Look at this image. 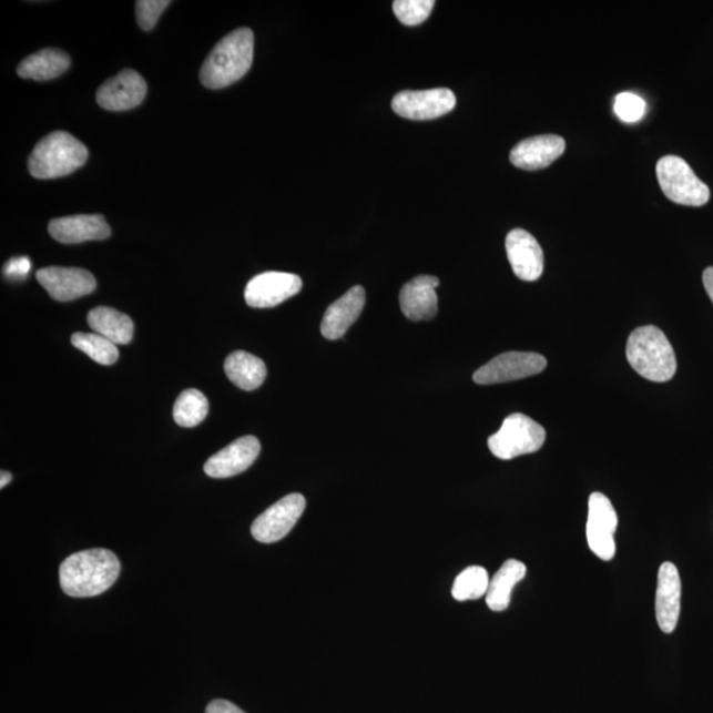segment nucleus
Here are the masks:
<instances>
[{
	"instance_id": "nucleus-5",
	"label": "nucleus",
	"mask_w": 713,
	"mask_h": 713,
	"mask_svg": "<svg viewBox=\"0 0 713 713\" xmlns=\"http://www.w3.org/2000/svg\"><path fill=\"white\" fill-rule=\"evenodd\" d=\"M656 177L664 196L676 204L703 206L710 201L709 185L680 156L662 157L656 164Z\"/></svg>"
},
{
	"instance_id": "nucleus-17",
	"label": "nucleus",
	"mask_w": 713,
	"mask_h": 713,
	"mask_svg": "<svg viewBox=\"0 0 713 713\" xmlns=\"http://www.w3.org/2000/svg\"><path fill=\"white\" fill-rule=\"evenodd\" d=\"M440 282L436 276L420 275L406 283L400 289L401 313L411 322L431 320L438 314L436 287Z\"/></svg>"
},
{
	"instance_id": "nucleus-31",
	"label": "nucleus",
	"mask_w": 713,
	"mask_h": 713,
	"mask_svg": "<svg viewBox=\"0 0 713 713\" xmlns=\"http://www.w3.org/2000/svg\"><path fill=\"white\" fill-rule=\"evenodd\" d=\"M30 267L29 258H16L7 263L4 274L9 276V278L23 279L24 276L29 274Z\"/></svg>"
},
{
	"instance_id": "nucleus-34",
	"label": "nucleus",
	"mask_w": 713,
	"mask_h": 713,
	"mask_svg": "<svg viewBox=\"0 0 713 713\" xmlns=\"http://www.w3.org/2000/svg\"><path fill=\"white\" fill-rule=\"evenodd\" d=\"M11 480H12L11 473L4 472V470H3V472L0 473V488L3 489L4 487L9 486Z\"/></svg>"
},
{
	"instance_id": "nucleus-4",
	"label": "nucleus",
	"mask_w": 713,
	"mask_h": 713,
	"mask_svg": "<svg viewBox=\"0 0 713 713\" xmlns=\"http://www.w3.org/2000/svg\"><path fill=\"white\" fill-rule=\"evenodd\" d=\"M84 144L65 131H54L34 145L29 159V170L37 179H58L71 175L88 161Z\"/></svg>"
},
{
	"instance_id": "nucleus-22",
	"label": "nucleus",
	"mask_w": 713,
	"mask_h": 713,
	"mask_svg": "<svg viewBox=\"0 0 713 713\" xmlns=\"http://www.w3.org/2000/svg\"><path fill=\"white\" fill-rule=\"evenodd\" d=\"M71 65V58L64 51L45 48L26 58L18 67L22 79L48 81L59 78Z\"/></svg>"
},
{
	"instance_id": "nucleus-27",
	"label": "nucleus",
	"mask_w": 713,
	"mask_h": 713,
	"mask_svg": "<svg viewBox=\"0 0 713 713\" xmlns=\"http://www.w3.org/2000/svg\"><path fill=\"white\" fill-rule=\"evenodd\" d=\"M72 344L74 348L84 352L96 364L114 365L118 361V357H120L116 345L99 334H82V332H78L72 336Z\"/></svg>"
},
{
	"instance_id": "nucleus-29",
	"label": "nucleus",
	"mask_w": 713,
	"mask_h": 713,
	"mask_svg": "<svg viewBox=\"0 0 713 713\" xmlns=\"http://www.w3.org/2000/svg\"><path fill=\"white\" fill-rule=\"evenodd\" d=\"M646 112V103L640 95L633 93H621L615 96L614 113L621 121L634 123L642 120Z\"/></svg>"
},
{
	"instance_id": "nucleus-18",
	"label": "nucleus",
	"mask_w": 713,
	"mask_h": 713,
	"mask_svg": "<svg viewBox=\"0 0 713 713\" xmlns=\"http://www.w3.org/2000/svg\"><path fill=\"white\" fill-rule=\"evenodd\" d=\"M48 231L53 240L67 245L102 241L112 234V228L101 214H79V216L54 218L48 225Z\"/></svg>"
},
{
	"instance_id": "nucleus-28",
	"label": "nucleus",
	"mask_w": 713,
	"mask_h": 713,
	"mask_svg": "<svg viewBox=\"0 0 713 713\" xmlns=\"http://www.w3.org/2000/svg\"><path fill=\"white\" fill-rule=\"evenodd\" d=\"M434 6V0H396L393 10L401 24L415 27L426 22Z\"/></svg>"
},
{
	"instance_id": "nucleus-20",
	"label": "nucleus",
	"mask_w": 713,
	"mask_h": 713,
	"mask_svg": "<svg viewBox=\"0 0 713 713\" xmlns=\"http://www.w3.org/2000/svg\"><path fill=\"white\" fill-rule=\"evenodd\" d=\"M366 303L365 289L353 287L340 299L332 303L322 323V334L328 340H338L356 323Z\"/></svg>"
},
{
	"instance_id": "nucleus-6",
	"label": "nucleus",
	"mask_w": 713,
	"mask_h": 713,
	"mask_svg": "<svg viewBox=\"0 0 713 713\" xmlns=\"http://www.w3.org/2000/svg\"><path fill=\"white\" fill-rule=\"evenodd\" d=\"M544 441L546 431L541 425L523 414H513L503 420L500 431L490 436L488 446L498 459L511 460L539 451Z\"/></svg>"
},
{
	"instance_id": "nucleus-25",
	"label": "nucleus",
	"mask_w": 713,
	"mask_h": 713,
	"mask_svg": "<svg viewBox=\"0 0 713 713\" xmlns=\"http://www.w3.org/2000/svg\"><path fill=\"white\" fill-rule=\"evenodd\" d=\"M210 412V401L203 393L189 389L180 394L173 406V419L180 427L193 428L204 421Z\"/></svg>"
},
{
	"instance_id": "nucleus-12",
	"label": "nucleus",
	"mask_w": 713,
	"mask_h": 713,
	"mask_svg": "<svg viewBox=\"0 0 713 713\" xmlns=\"http://www.w3.org/2000/svg\"><path fill=\"white\" fill-rule=\"evenodd\" d=\"M37 279L52 299L72 302L92 294L96 287L95 278L84 268L47 267L39 269Z\"/></svg>"
},
{
	"instance_id": "nucleus-16",
	"label": "nucleus",
	"mask_w": 713,
	"mask_h": 713,
	"mask_svg": "<svg viewBox=\"0 0 713 713\" xmlns=\"http://www.w3.org/2000/svg\"><path fill=\"white\" fill-rule=\"evenodd\" d=\"M508 258L519 279L536 282L541 278L544 268V255L541 245L523 228H515L507 237Z\"/></svg>"
},
{
	"instance_id": "nucleus-2",
	"label": "nucleus",
	"mask_w": 713,
	"mask_h": 713,
	"mask_svg": "<svg viewBox=\"0 0 713 713\" xmlns=\"http://www.w3.org/2000/svg\"><path fill=\"white\" fill-rule=\"evenodd\" d=\"M253 58V31L238 29L228 33L213 48L201 68V84L207 89H223L234 84L252 68Z\"/></svg>"
},
{
	"instance_id": "nucleus-10",
	"label": "nucleus",
	"mask_w": 713,
	"mask_h": 713,
	"mask_svg": "<svg viewBox=\"0 0 713 713\" xmlns=\"http://www.w3.org/2000/svg\"><path fill=\"white\" fill-rule=\"evenodd\" d=\"M306 510V498L288 495L255 519L252 534L261 543H275L285 538Z\"/></svg>"
},
{
	"instance_id": "nucleus-19",
	"label": "nucleus",
	"mask_w": 713,
	"mask_h": 713,
	"mask_svg": "<svg viewBox=\"0 0 713 713\" xmlns=\"http://www.w3.org/2000/svg\"><path fill=\"white\" fill-rule=\"evenodd\" d=\"M566 142L562 136L541 135L518 143L510 154L517 169L538 171L549 167L563 155Z\"/></svg>"
},
{
	"instance_id": "nucleus-8",
	"label": "nucleus",
	"mask_w": 713,
	"mask_h": 713,
	"mask_svg": "<svg viewBox=\"0 0 713 713\" xmlns=\"http://www.w3.org/2000/svg\"><path fill=\"white\" fill-rule=\"evenodd\" d=\"M618 524V513L611 500L602 493H592L588 501L587 542L594 556L605 562L615 556Z\"/></svg>"
},
{
	"instance_id": "nucleus-23",
	"label": "nucleus",
	"mask_w": 713,
	"mask_h": 713,
	"mask_svg": "<svg viewBox=\"0 0 713 713\" xmlns=\"http://www.w3.org/2000/svg\"><path fill=\"white\" fill-rule=\"evenodd\" d=\"M225 373L235 386L246 391L257 390L267 376L265 363L257 356L242 350L227 356Z\"/></svg>"
},
{
	"instance_id": "nucleus-26",
	"label": "nucleus",
	"mask_w": 713,
	"mask_h": 713,
	"mask_svg": "<svg viewBox=\"0 0 713 713\" xmlns=\"http://www.w3.org/2000/svg\"><path fill=\"white\" fill-rule=\"evenodd\" d=\"M489 584L490 579L486 569L479 566L468 567L456 578L452 597L457 601L479 600L487 597Z\"/></svg>"
},
{
	"instance_id": "nucleus-24",
	"label": "nucleus",
	"mask_w": 713,
	"mask_h": 713,
	"mask_svg": "<svg viewBox=\"0 0 713 713\" xmlns=\"http://www.w3.org/2000/svg\"><path fill=\"white\" fill-rule=\"evenodd\" d=\"M526 566L519 560L509 559L490 580L487 593V604L493 612H503L510 605L511 592L519 581L526 577Z\"/></svg>"
},
{
	"instance_id": "nucleus-32",
	"label": "nucleus",
	"mask_w": 713,
	"mask_h": 713,
	"mask_svg": "<svg viewBox=\"0 0 713 713\" xmlns=\"http://www.w3.org/2000/svg\"><path fill=\"white\" fill-rule=\"evenodd\" d=\"M205 713H246L232 702L224 701V699H216V701L207 704Z\"/></svg>"
},
{
	"instance_id": "nucleus-14",
	"label": "nucleus",
	"mask_w": 713,
	"mask_h": 713,
	"mask_svg": "<svg viewBox=\"0 0 713 713\" xmlns=\"http://www.w3.org/2000/svg\"><path fill=\"white\" fill-rule=\"evenodd\" d=\"M261 442L255 436L234 440L205 462V473L213 479H227L245 472L258 459Z\"/></svg>"
},
{
	"instance_id": "nucleus-13",
	"label": "nucleus",
	"mask_w": 713,
	"mask_h": 713,
	"mask_svg": "<svg viewBox=\"0 0 713 713\" xmlns=\"http://www.w3.org/2000/svg\"><path fill=\"white\" fill-rule=\"evenodd\" d=\"M147 93L142 75L133 69H124L110 79L96 92V103L110 112H126L140 106Z\"/></svg>"
},
{
	"instance_id": "nucleus-30",
	"label": "nucleus",
	"mask_w": 713,
	"mask_h": 713,
	"mask_svg": "<svg viewBox=\"0 0 713 713\" xmlns=\"http://www.w3.org/2000/svg\"><path fill=\"white\" fill-rule=\"evenodd\" d=\"M171 4L169 0H140L136 2V19L143 31H151L159 18Z\"/></svg>"
},
{
	"instance_id": "nucleus-11",
	"label": "nucleus",
	"mask_w": 713,
	"mask_h": 713,
	"mask_svg": "<svg viewBox=\"0 0 713 713\" xmlns=\"http://www.w3.org/2000/svg\"><path fill=\"white\" fill-rule=\"evenodd\" d=\"M302 287L301 276L295 274L263 273L247 283L245 301L248 307L273 308L299 294Z\"/></svg>"
},
{
	"instance_id": "nucleus-3",
	"label": "nucleus",
	"mask_w": 713,
	"mask_h": 713,
	"mask_svg": "<svg viewBox=\"0 0 713 713\" xmlns=\"http://www.w3.org/2000/svg\"><path fill=\"white\" fill-rule=\"evenodd\" d=\"M627 358L632 368L653 383L675 376L676 357L669 338L654 325L636 328L628 338Z\"/></svg>"
},
{
	"instance_id": "nucleus-9",
	"label": "nucleus",
	"mask_w": 713,
	"mask_h": 713,
	"mask_svg": "<svg viewBox=\"0 0 713 713\" xmlns=\"http://www.w3.org/2000/svg\"><path fill=\"white\" fill-rule=\"evenodd\" d=\"M456 106V96L452 90L446 88L419 90H405L394 96L391 108L396 114L411 121H431L448 113Z\"/></svg>"
},
{
	"instance_id": "nucleus-1",
	"label": "nucleus",
	"mask_w": 713,
	"mask_h": 713,
	"mask_svg": "<svg viewBox=\"0 0 713 713\" xmlns=\"http://www.w3.org/2000/svg\"><path fill=\"white\" fill-rule=\"evenodd\" d=\"M121 573L120 559L106 549L73 553L60 566V585L71 598H94L106 592Z\"/></svg>"
},
{
	"instance_id": "nucleus-15",
	"label": "nucleus",
	"mask_w": 713,
	"mask_h": 713,
	"mask_svg": "<svg viewBox=\"0 0 713 713\" xmlns=\"http://www.w3.org/2000/svg\"><path fill=\"white\" fill-rule=\"evenodd\" d=\"M682 581L676 566L670 562L658 572L655 594L656 622L663 633H673L681 614Z\"/></svg>"
},
{
	"instance_id": "nucleus-21",
	"label": "nucleus",
	"mask_w": 713,
	"mask_h": 713,
	"mask_svg": "<svg viewBox=\"0 0 713 713\" xmlns=\"http://www.w3.org/2000/svg\"><path fill=\"white\" fill-rule=\"evenodd\" d=\"M89 327L115 345H128L134 337V323L128 315L110 307H96L88 315Z\"/></svg>"
},
{
	"instance_id": "nucleus-33",
	"label": "nucleus",
	"mask_w": 713,
	"mask_h": 713,
	"mask_svg": "<svg viewBox=\"0 0 713 713\" xmlns=\"http://www.w3.org/2000/svg\"><path fill=\"white\" fill-rule=\"evenodd\" d=\"M703 283H704V288L705 291H707L710 299L713 303V267H709L703 273Z\"/></svg>"
},
{
	"instance_id": "nucleus-7",
	"label": "nucleus",
	"mask_w": 713,
	"mask_h": 713,
	"mask_svg": "<svg viewBox=\"0 0 713 713\" xmlns=\"http://www.w3.org/2000/svg\"><path fill=\"white\" fill-rule=\"evenodd\" d=\"M546 366V358L538 353L509 352L481 366L473 374V380L479 385L507 384L537 376Z\"/></svg>"
}]
</instances>
